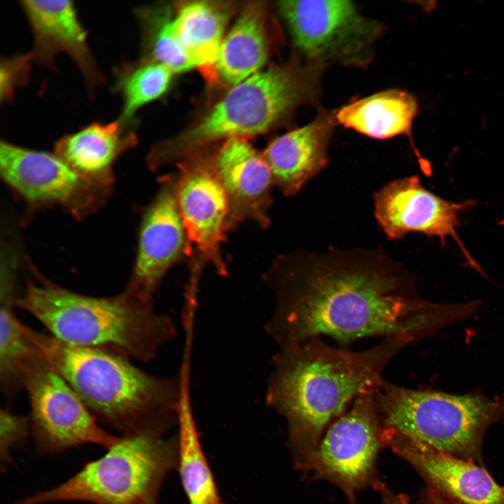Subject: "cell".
<instances>
[{"mask_svg": "<svg viewBox=\"0 0 504 504\" xmlns=\"http://www.w3.org/2000/svg\"><path fill=\"white\" fill-rule=\"evenodd\" d=\"M419 111L415 97L407 92H380L341 108L336 120L346 127L374 139L410 135Z\"/></svg>", "mask_w": 504, "mask_h": 504, "instance_id": "22", "label": "cell"}, {"mask_svg": "<svg viewBox=\"0 0 504 504\" xmlns=\"http://www.w3.org/2000/svg\"><path fill=\"white\" fill-rule=\"evenodd\" d=\"M5 182L33 206L57 204L81 218L99 207L111 188L84 177L55 153L0 144Z\"/></svg>", "mask_w": 504, "mask_h": 504, "instance_id": "12", "label": "cell"}, {"mask_svg": "<svg viewBox=\"0 0 504 504\" xmlns=\"http://www.w3.org/2000/svg\"><path fill=\"white\" fill-rule=\"evenodd\" d=\"M410 343L388 337L371 348L350 351L313 338L278 347L265 400L286 421L298 468L306 471L330 421L353 399L373 394L386 366Z\"/></svg>", "mask_w": 504, "mask_h": 504, "instance_id": "2", "label": "cell"}, {"mask_svg": "<svg viewBox=\"0 0 504 504\" xmlns=\"http://www.w3.org/2000/svg\"><path fill=\"white\" fill-rule=\"evenodd\" d=\"M472 202H454L426 189L417 176L393 181L374 195V215L387 237L398 239L412 232L438 237L444 244L455 240L471 266L477 264L456 232L461 215Z\"/></svg>", "mask_w": 504, "mask_h": 504, "instance_id": "13", "label": "cell"}, {"mask_svg": "<svg viewBox=\"0 0 504 504\" xmlns=\"http://www.w3.org/2000/svg\"><path fill=\"white\" fill-rule=\"evenodd\" d=\"M214 154L206 147L177 162L176 197L186 239L190 295L195 293L206 266L222 276L228 274L222 246L229 232V203L216 171Z\"/></svg>", "mask_w": 504, "mask_h": 504, "instance_id": "8", "label": "cell"}, {"mask_svg": "<svg viewBox=\"0 0 504 504\" xmlns=\"http://www.w3.org/2000/svg\"><path fill=\"white\" fill-rule=\"evenodd\" d=\"M373 395L386 428L479 464L486 430L504 417L503 398L414 390L384 379Z\"/></svg>", "mask_w": 504, "mask_h": 504, "instance_id": "6", "label": "cell"}, {"mask_svg": "<svg viewBox=\"0 0 504 504\" xmlns=\"http://www.w3.org/2000/svg\"><path fill=\"white\" fill-rule=\"evenodd\" d=\"M132 125L119 119L91 123L59 139L55 153L84 177L111 188L113 164L136 144Z\"/></svg>", "mask_w": 504, "mask_h": 504, "instance_id": "19", "label": "cell"}, {"mask_svg": "<svg viewBox=\"0 0 504 504\" xmlns=\"http://www.w3.org/2000/svg\"><path fill=\"white\" fill-rule=\"evenodd\" d=\"M422 500L424 504H454L451 500L429 487H426L423 491Z\"/></svg>", "mask_w": 504, "mask_h": 504, "instance_id": "28", "label": "cell"}, {"mask_svg": "<svg viewBox=\"0 0 504 504\" xmlns=\"http://www.w3.org/2000/svg\"><path fill=\"white\" fill-rule=\"evenodd\" d=\"M266 6L263 2L246 5L223 41L212 71L215 77L232 88L259 72L269 57Z\"/></svg>", "mask_w": 504, "mask_h": 504, "instance_id": "20", "label": "cell"}, {"mask_svg": "<svg viewBox=\"0 0 504 504\" xmlns=\"http://www.w3.org/2000/svg\"><path fill=\"white\" fill-rule=\"evenodd\" d=\"M232 11L230 3L193 1L171 19L172 32L195 68L214 66Z\"/></svg>", "mask_w": 504, "mask_h": 504, "instance_id": "21", "label": "cell"}, {"mask_svg": "<svg viewBox=\"0 0 504 504\" xmlns=\"http://www.w3.org/2000/svg\"><path fill=\"white\" fill-rule=\"evenodd\" d=\"M176 175L160 179L156 195L141 222L134 267L125 289L153 302L167 272L186 258V239L176 197Z\"/></svg>", "mask_w": 504, "mask_h": 504, "instance_id": "14", "label": "cell"}, {"mask_svg": "<svg viewBox=\"0 0 504 504\" xmlns=\"http://www.w3.org/2000/svg\"><path fill=\"white\" fill-rule=\"evenodd\" d=\"M379 492L382 494V504H410L405 495L393 493L385 486Z\"/></svg>", "mask_w": 504, "mask_h": 504, "instance_id": "29", "label": "cell"}, {"mask_svg": "<svg viewBox=\"0 0 504 504\" xmlns=\"http://www.w3.org/2000/svg\"><path fill=\"white\" fill-rule=\"evenodd\" d=\"M31 431L29 416L15 414L6 408L0 411V459L1 468L10 462L13 449L25 442Z\"/></svg>", "mask_w": 504, "mask_h": 504, "instance_id": "26", "label": "cell"}, {"mask_svg": "<svg viewBox=\"0 0 504 504\" xmlns=\"http://www.w3.org/2000/svg\"><path fill=\"white\" fill-rule=\"evenodd\" d=\"M180 474L190 504H223L203 453L188 396L178 411Z\"/></svg>", "mask_w": 504, "mask_h": 504, "instance_id": "25", "label": "cell"}, {"mask_svg": "<svg viewBox=\"0 0 504 504\" xmlns=\"http://www.w3.org/2000/svg\"><path fill=\"white\" fill-rule=\"evenodd\" d=\"M214 164L228 200V230L246 221L267 228L274 184L262 154L245 138H230L215 152Z\"/></svg>", "mask_w": 504, "mask_h": 504, "instance_id": "16", "label": "cell"}, {"mask_svg": "<svg viewBox=\"0 0 504 504\" xmlns=\"http://www.w3.org/2000/svg\"><path fill=\"white\" fill-rule=\"evenodd\" d=\"M278 8L297 48L314 62L361 61L379 27L351 1H281Z\"/></svg>", "mask_w": 504, "mask_h": 504, "instance_id": "11", "label": "cell"}, {"mask_svg": "<svg viewBox=\"0 0 504 504\" xmlns=\"http://www.w3.org/2000/svg\"><path fill=\"white\" fill-rule=\"evenodd\" d=\"M172 464L171 446L158 435L122 436L105 454L85 464L65 482L16 504H155L160 484Z\"/></svg>", "mask_w": 504, "mask_h": 504, "instance_id": "7", "label": "cell"}, {"mask_svg": "<svg viewBox=\"0 0 504 504\" xmlns=\"http://www.w3.org/2000/svg\"><path fill=\"white\" fill-rule=\"evenodd\" d=\"M34 37V62L54 66L55 57L69 56L82 73L90 91L104 83L87 42V32L71 1H21Z\"/></svg>", "mask_w": 504, "mask_h": 504, "instance_id": "17", "label": "cell"}, {"mask_svg": "<svg viewBox=\"0 0 504 504\" xmlns=\"http://www.w3.org/2000/svg\"><path fill=\"white\" fill-rule=\"evenodd\" d=\"M384 447L407 461L431 488L458 504H504V489L474 461L442 452L384 426Z\"/></svg>", "mask_w": 504, "mask_h": 504, "instance_id": "15", "label": "cell"}, {"mask_svg": "<svg viewBox=\"0 0 504 504\" xmlns=\"http://www.w3.org/2000/svg\"><path fill=\"white\" fill-rule=\"evenodd\" d=\"M34 59L31 52L5 57L0 66L1 102L11 101L18 88L27 84Z\"/></svg>", "mask_w": 504, "mask_h": 504, "instance_id": "27", "label": "cell"}, {"mask_svg": "<svg viewBox=\"0 0 504 504\" xmlns=\"http://www.w3.org/2000/svg\"><path fill=\"white\" fill-rule=\"evenodd\" d=\"M40 354L69 383L99 423L122 436L157 435L188 395L185 376L160 377L107 350L70 345L28 327Z\"/></svg>", "mask_w": 504, "mask_h": 504, "instance_id": "3", "label": "cell"}, {"mask_svg": "<svg viewBox=\"0 0 504 504\" xmlns=\"http://www.w3.org/2000/svg\"><path fill=\"white\" fill-rule=\"evenodd\" d=\"M274 298L265 330L278 347L325 335L410 343L442 325L448 307L420 297L412 276L381 250L281 255L263 273Z\"/></svg>", "mask_w": 504, "mask_h": 504, "instance_id": "1", "label": "cell"}, {"mask_svg": "<svg viewBox=\"0 0 504 504\" xmlns=\"http://www.w3.org/2000/svg\"><path fill=\"white\" fill-rule=\"evenodd\" d=\"M20 382L27 393L31 432L41 453H58L87 443L108 449L120 440V437L101 427L69 383L38 349L24 362Z\"/></svg>", "mask_w": 504, "mask_h": 504, "instance_id": "9", "label": "cell"}, {"mask_svg": "<svg viewBox=\"0 0 504 504\" xmlns=\"http://www.w3.org/2000/svg\"><path fill=\"white\" fill-rule=\"evenodd\" d=\"M6 262L1 268L0 286V389L7 398H13L22 388L20 369L37 349L31 340L27 326L14 312V272Z\"/></svg>", "mask_w": 504, "mask_h": 504, "instance_id": "23", "label": "cell"}, {"mask_svg": "<svg viewBox=\"0 0 504 504\" xmlns=\"http://www.w3.org/2000/svg\"><path fill=\"white\" fill-rule=\"evenodd\" d=\"M15 306L34 316L64 343L113 351L142 362L156 359L160 349L177 336L169 315L125 290L112 297H92L38 275L15 298Z\"/></svg>", "mask_w": 504, "mask_h": 504, "instance_id": "4", "label": "cell"}, {"mask_svg": "<svg viewBox=\"0 0 504 504\" xmlns=\"http://www.w3.org/2000/svg\"><path fill=\"white\" fill-rule=\"evenodd\" d=\"M318 78L314 65L297 62L260 71L231 88L191 127L153 146L146 157L148 167L156 171L218 141L246 139L270 130L312 99Z\"/></svg>", "mask_w": 504, "mask_h": 504, "instance_id": "5", "label": "cell"}, {"mask_svg": "<svg viewBox=\"0 0 504 504\" xmlns=\"http://www.w3.org/2000/svg\"><path fill=\"white\" fill-rule=\"evenodd\" d=\"M173 74L166 65L148 57L139 62H125L116 67L113 90L122 101L118 119L134 125L137 111L166 92Z\"/></svg>", "mask_w": 504, "mask_h": 504, "instance_id": "24", "label": "cell"}, {"mask_svg": "<svg viewBox=\"0 0 504 504\" xmlns=\"http://www.w3.org/2000/svg\"><path fill=\"white\" fill-rule=\"evenodd\" d=\"M332 118L320 116L307 125L274 139L262 153L274 184L286 196L297 194L328 163Z\"/></svg>", "mask_w": 504, "mask_h": 504, "instance_id": "18", "label": "cell"}, {"mask_svg": "<svg viewBox=\"0 0 504 504\" xmlns=\"http://www.w3.org/2000/svg\"><path fill=\"white\" fill-rule=\"evenodd\" d=\"M373 394L357 397L351 408L329 426L305 471L337 485L349 504H358L357 494L365 488L379 491L384 486L376 468L384 447V425Z\"/></svg>", "mask_w": 504, "mask_h": 504, "instance_id": "10", "label": "cell"}]
</instances>
